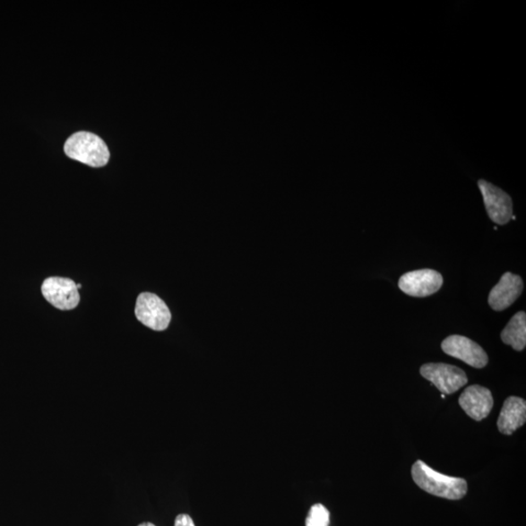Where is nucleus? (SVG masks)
Segmentation results:
<instances>
[{"mask_svg": "<svg viewBox=\"0 0 526 526\" xmlns=\"http://www.w3.org/2000/svg\"><path fill=\"white\" fill-rule=\"evenodd\" d=\"M306 523V526H329L330 513L322 504H316L310 509Z\"/></svg>", "mask_w": 526, "mask_h": 526, "instance_id": "nucleus-13", "label": "nucleus"}, {"mask_svg": "<svg viewBox=\"0 0 526 526\" xmlns=\"http://www.w3.org/2000/svg\"><path fill=\"white\" fill-rule=\"evenodd\" d=\"M411 476L421 489L428 494L450 500L462 499L468 490L467 481L461 478H453L435 472V470L421 461L411 468Z\"/></svg>", "mask_w": 526, "mask_h": 526, "instance_id": "nucleus-1", "label": "nucleus"}, {"mask_svg": "<svg viewBox=\"0 0 526 526\" xmlns=\"http://www.w3.org/2000/svg\"><path fill=\"white\" fill-rule=\"evenodd\" d=\"M442 349L445 354L476 368H483L488 363L486 351L478 343L462 335L455 334L446 338L442 343Z\"/></svg>", "mask_w": 526, "mask_h": 526, "instance_id": "nucleus-8", "label": "nucleus"}, {"mask_svg": "<svg viewBox=\"0 0 526 526\" xmlns=\"http://www.w3.org/2000/svg\"><path fill=\"white\" fill-rule=\"evenodd\" d=\"M64 151L70 159L99 168L108 164L110 153L106 142L91 132H77L65 142Z\"/></svg>", "mask_w": 526, "mask_h": 526, "instance_id": "nucleus-2", "label": "nucleus"}, {"mask_svg": "<svg viewBox=\"0 0 526 526\" xmlns=\"http://www.w3.org/2000/svg\"><path fill=\"white\" fill-rule=\"evenodd\" d=\"M41 292L50 305L60 310H73L81 301L76 284L69 278H47L41 286Z\"/></svg>", "mask_w": 526, "mask_h": 526, "instance_id": "nucleus-5", "label": "nucleus"}, {"mask_svg": "<svg viewBox=\"0 0 526 526\" xmlns=\"http://www.w3.org/2000/svg\"><path fill=\"white\" fill-rule=\"evenodd\" d=\"M459 405L467 416L476 421L484 420L494 408V397L491 392L483 386L472 385L464 390Z\"/></svg>", "mask_w": 526, "mask_h": 526, "instance_id": "nucleus-9", "label": "nucleus"}, {"mask_svg": "<svg viewBox=\"0 0 526 526\" xmlns=\"http://www.w3.org/2000/svg\"><path fill=\"white\" fill-rule=\"evenodd\" d=\"M444 279L441 273L433 270L408 272L399 280L401 292L414 297H427L438 292Z\"/></svg>", "mask_w": 526, "mask_h": 526, "instance_id": "nucleus-7", "label": "nucleus"}, {"mask_svg": "<svg viewBox=\"0 0 526 526\" xmlns=\"http://www.w3.org/2000/svg\"><path fill=\"white\" fill-rule=\"evenodd\" d=\"M420 374L429 380L444 395L453 394L468 384V377L461 368L443 363L425 364Z\"/></svg>", "mask_w": 526, "mask_h": 526, "instance_id": "nucleus-4", "label": "nucleus"}, {"mask_svg": "<svg viewBox=\"0 0 526 526\" xmlns=\"http://www.w3.org/2000/svg\"><path fill=\"white\" fill-rule=\"evenodd\" d=\"M526 420V402L519 397H510L504 401L497 421L499 431L504 435H512Z\"/></svg>", "mask_w": 526, "mask_h": 526, "instance_id": "nucleus-11", "label": "nucleus"}, {"mask_svg": "<svg viewBox=\"0 0 526 526\" xmlns=\"http://www.w3.org/2000/svg\"><path fill=\"white\" fill-rule=\"evenodd\" d=\"M489 219L505 226L513 218V201L508 194L486 180L478 182Z\"/></svg>", "mask_w": 526, "mask_h": 526, "instance_id": "nucleus-6", "label": "nucleus"}, {"mask_svg": "<svg viewBox=\"0 0 526 526\" xmlns=\"http://www.w3.org/2000/svg\"><path fill=\"white\" fill-rule=\"evenodd\" d=\"M504 343L511 345L516 351H522L526 345V315L520 311L508 323L501 332Z\"/></svg>", "mask_w": 526, "mask_h": 526, "instance_id": "nucleus-12", "label": "nucleus"}, {"mask_svg": "<svg viewBox=\"0 0 526 526\" xmlns=\"http://www.w3.org/2000/svg\"><path fill=\"white\" fill-rule=\"evenodd\" d=\"M76 287H77L78 289H80L82 288V285L81 284H76Z\"/></svg>", "mask_w": 526, "mask_h": 526, "instance_id": "nucleus-16", "label": "nucleus"}, {"mask_svg": "<svg viewBox=\"0 0 526 526\" xmlns=\"http://www.w3.org/2000/svg\"><path fill=\"white\" fill-rule=\"evenodd\" d=\"M138 526H156V525H154V524H153V523H151V522H142V523H141V524H140V525H138Z\"/></svg>", "mask_w": 526, "mask_h": 526, "instance_id": "nucleus-15", "label": "nucleus"}, {"mask_svg": "<svg viewBox=\"0 0 526 526\" xmlns=\"http://www.w3.org/2000/svg\"><path fill=\"white\" fill-rule=\"evenodd\" d=\"M175 526H195V524L192 517L186 513H181L176 518Z\"/></svg>", "mask_w": 526, "mask_h": 526, "instance_id": "nucleus-14", "label": "nucleus"}, {"mask_svg": "<svg viewBox=\"0 0 526 526\" xmlns=\"http://www.w3.org/2000/svg\"><path fill=\"white\" fill-rule=\"evenodd\" d=\"M523 290L522 279L511 272L504 274L499 283L490 290L488 305L495 311L509 308L522 295Z\"/></svg>", "mask_w": 526, "mask_h": 526, "instance_id": "nucleus-10", "label": "nucleus"}, {"mask_svg": "<svg viewBox=\"0 0 526 526\" xmlns=\"http://www.w3.org/2000/svg\"><path fill=\"white\" fill-rule=\"evenodd\" d=\"M135 315L145 327L156 332L165 331L169 327L172 319L170 309L165 302L151 293H142L139 296Z\"/></svg>", "mask_w": 526, "mask_h": 526, "instance_id": "nucleus-3", "label": "nucleus"}]
</instances>
